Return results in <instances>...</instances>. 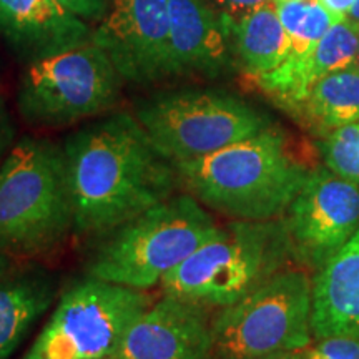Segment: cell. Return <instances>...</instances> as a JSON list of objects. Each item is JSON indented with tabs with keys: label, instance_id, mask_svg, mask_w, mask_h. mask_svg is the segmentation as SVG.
<instances>
[{
	"label": "cell",
	"instance_id": "1",
	"mask_svg": "<svg viewBox=\"0 0 359 359\" xmlns=\"http://www.w3.org/2000/svg\"><path fill=\"white\" fill-rule=\"evenodd\" d=\"M74 233L102 238L175 195L178 173L127 111L95 118L64 142Z\"/></svg>",
	"mask_w": 359,
	"mask_h": 359
},
{
	"label": "cell",
	"instance_id": "2",
	"mask_svg": "<svg viewBox=\"0 0 359 359\" xmlns=\"http://www.w3.org/2000/svg\"><path fill=\"white\" fill-rule=\"evenodd\" d=\"M175 168L183 191L208 210L246 222L285 217L311 172L275 127Z\"/></svg>",
	"mask_w": 359,
	"mask_h": 359
},
{
	"label": "cell",
	"instance_id": "3",
	"mask_svg": "<svg viewBox=\"0 0 359 359\" xmlns=\"http://www.w3.org/2000/svg\"><path fill=\"white\" fill-rule=\"evenodd\" d=\"M74 231V201L64 147L24 137L0 163V251L39 257Z\"/></svg>",
	"mask_w": 359,
	"mask_h": 359
},
{
	"label": "cell",
	"instance_id": "4",
	"mask_svg": "<svg viewBox=\"0 0 359 359\" xmlns=\"http://www.w3.org/2000/svg\"><path fill=\"white\" fill-rule=\"evenodd\" d=\"M218 228L208 208L182 191L98 238L85 275L148 291L160 286Z\"/></svg>",
	"mask_w": 359,
	"mask_h": 359
},
{
	"label": "cell",
	"instance_id": "5",
	"mask_svg": "<svg viewBox=\"0 0 359 359\" xmlns=\"http://www.w3.org/2000/svg\"><path fill=\"white\" fill-rule=\"evenodd\" d=\"M293 258L283 218L233 219L161 281L163 294L219 309L240 302Z\"/></svg>",
	"mask_w": 359,
	"mask_h": 359
},
{
	"label": "cell",
	"instance_id": "6",
	"mask_svg": "<svg viewBox=\"0 0 359 359\" xmlns=\"http://www.w3.org/2000/svg\"><path fill=\"white\" fill-rule=\"evenodd\" d=\"M155 150L172 163L200 158L273 127L243 98L215 88L156 92L135 109Z\"/></svg>",
	"mask_w": 359,
	"mask_h": 359
},
{
	"label": "cell",
	"instance_id": "7",
	"mask_svg": "<svg viewBox=\"0 0 359 359\" xmlns=\"http://www.w3.org/2000/svg\"><path fill=\"white\" fill-rule=\"evenodd\" d=\"M311 286L302 269L285 268L212 318L213 359H264L311 343Z\"/></svg>",
	"mask_w": 359,
	"mask_h": 359
},
{
	"label": "cell",
	"instance_id": "8",
	"mask_svg": "<svg viewBox=\"0 0 359 359\" xmlns=\"http://www.w3.org/2000/svg\"><path fill=\"white\" fill-rule=\"evenodd\" d=\"M154 299L147 291L85 276L60 294L22 359H107Z\"/></svg>",
	"mask_w": 359,
	"mask_h": 359
},
{
	"label": "cell",
	"instance_id": "9",
	"mask_svg": "<svg viewBox=\"0 0 359 359\" xmlns=\"http://www.w3.org/2000/svg\"><path fill=\"white\" fill-rule=\"evenodd\" d=\"M123 77L92 40L30 62L19 87V110L39 127H65L114 109Z\"/></svg>",
	"mask_w": 359,
	"mask_h": 359
},
{
	"label": "cell",
	"instance_id": "10",
	"mask_svg": "<svg viewBox=\"0 0 359 359\" xmlns=\"http://www.w3.org/2000/svg\"><path fill=\"white\" fill-rule=\"evenodd\" d=\"M293 259L320 269L359 230V185L330 168H313L288 212Z\"/></svg>",
	"mask_w": 359,
	"mask_h": 359
},
{
	"label": "cell",
	"instance_id": "11",
	"mask_svg": "<svg viewBox=\"0 0 359 359\" xmlns=\"http://www.w3.org/2000/svg\"><path fill=\"white\" fill-rule=\"evenodd\" d=\"M92 42L125 82L151 85L172 79L168 0H111Z\"/></svg>",
	"mask_w": 359,
	"mask_h": 359
},
{
	"label": "cell",
	"instance_id": "12",
	"mask_svg": "<svg viewBox=\"0 0 359 359\" xmlns=\"http://www.w3.org/2000/svg\"><path fill=\"white\" fill-rule=\"evenodd\" d=\"M212 314L163 294L130 326L114 359H213Z\"/></svg>",
	"mask_w": 359,
	"mask_h": 359
},
{
	"label": "cell",
	"instance_id": "13",
	"mask_svg": "<svg viewBox=\"0 0 359 359\" xmlns=\"http://www.w3.org/2000/svg\"><path fill=\"white\" fill-rule=\"evenodd\" d=\"M172 77H215L231 65L233 53L223 15L205 0H168Z\"/></svg>",
	"mask_w": 359,
	"mask_h": 359
},
{
	"label": "cell",
	"instance_id": "14",
	"mask_svg": "<svg viewBox=\"0 0 359 359\" xmlns=\"http://www.w3.org/2000/svg\"><path fill=\"white\" fill-rule=\"evenodd\" d=\"M0 34L30 62L92 40V30L58 0H0Z\"/></svg>",
	"mask_w": 359,
	"mask_h": 359
},
{
	"label": "cell",
	"instance_id": "15",
	"mask_svg": "<svg viewBox=\"0 0 359 359\" xmlns=\"http://www.w3.org/2000/svg\"><path fill=\"white\" fill-rule=\"evenodd\" d=\"M311 281L313 338L359 336V230Z\"/></svg>",
	"mask_w": 359,
	"mask_h": 359
},
{
	"label": "cell",
	"instance_id": "16",
	"mask_svg": "<svg viewBox=\"0 0 359 359\" xmlns=\"http://www.w3.org/2000/svg\"><path fill=\"white\" fill-rule=\"evenodd\" d=\"M358 39L359 24L348 17L336 22L299 64L280 65L255 80L278 105L291 111L318 80L356 64Z\"/></svg>",
	"mask_w": 359,
	"mask_h": 359
},
{
	"label": "cell",
	"instance_id": "17",
	"mask_svg": "<svg viewBox=\"0 0 359 359\" xmlns=\"http://www.w3.org/2000/svg\"><path fill=\"white\" fill-rule=\"evenodd\" d=\"M58 280L43 268L0 278V359H8L55 303Z\"/></svg>",
	"mask_w": 359,
	"mask_h": 359
},
{
	"label": "cell",
	"instance_id": "18",
	"mask_svg": "<svg viewBox=\"0 0 359 359\" xmlns=\"http://www.w3.org/2000/svg\"><path fill=\"white\" fill-rule=\"evenodd\" d=\"M230 47L238 65L250 77L269 74L286 60L290 39L278 15L275 2L266 4L240 17L222 13Z\"/></svg>",
	"mask_w": 359,
	"mask_h": 359
},
{
	"label": "cell",
	"instance_id": "19",
	"mask_svg": "<svg viewBox=\"0 0 359 359\" xmlns=\"http://www.w3.org/2000/svg\"><path fill=\"white\" fill-rule=\"evenodd\" d=\"M309 132L326 137L359 120V67L333 72L313 85L302 103L291 110Z\"/></svg>",
	"mask_w": 359,
	"mask_h": 359
},
{
	"label": "cell",
	"instance_id": "20",
	"mask_svg": "<svg viewBox=\"0 0 359 359\" xmlns=\"http://www.w3.org/2000/svg\"><path fill=\"white\" fill-rule=\"evenodd\" d=\"M280 20L290 39V52L283 67L303 60L339 19L326 11L320 0H275Z\"/></svg>",
	"mask_w": 359,
	"mask_h": 359
},
{
	"label": "cell",
	"instance_id": "21",
	"mask_svg": "<svg viewBox=\"0 0 359 359\" xmlns=\"http://www.w3.org/2000/svg\"><path fill=\"white\" fill-rule=\"evenodd\" d=\"M320 154L326 168L359 185V120L323 137Z\"/></svg>",
	"mask_w": 359,
	"mask_h": 359
},
{
	"label": "cell",
	"instance_id": "22",
	"mask_svg": "<svg viewBox=\"0 0 359 359\" xmlns=\"http://www.w3.org/2000/svg\"><path fill=\"white\" fill-rule=\"evenodd\" d=\"M306 359H359V336H331L306 349Z\"/></svg>",
	"mask_w": 359,
	"mask_h": 359
},
{
	"label": "cell",
	"instance_id": "23",
	"mask_svg": "<svg viewBox=\"0 0 359 359\" xmlns=\"http://www.w3.org/2000/svg\"><path fill=\"white\" fill-rule=\"evenodd\" d=\"M67 11L83 20H98L109 12L110 0H58Z\"/></svg>",
	"mask_w": 359,
	"mask_h": 359
},
{
	"label": "cell",
	"instance_id": "24",
	"mask_svg": "<svg viewBox=\"0 0 359 359\" xmlns=\"http://www.w3.org/2000/svg\"><path fill=\"white\" fill-rule=\"evenodd\" d=\"M15 127H13L11 111H8L4 98H0V163L7 156V150L12 148Z\"/></svg>",
	"mask_w": 359,
	"mask_h": 359
},
{
	"label": "cell",
	"instance_id": "25",
	"mask_svg": "<svg viewBox=\"0 0 359 359\" xmlns=\"http://www.w3.org/2000/svg\"><path fill=\"white\" fill-rule=\"evenodd\" d=\"M215 2L223 8L226 15L240 17L243 13L255 11V8L275 2V0H215Z\"/></svg>",
	"mask_w": 359,
	"mask_h": 359
},
{
	"label": "cell",
	"instance_id": "26",
	"mask_svg": "<svg viewBox=\"0 0 359 359\" xmlns=\"http://www.w3.org/2000/svg\"><path fill=\"white\" fill-rule=\"evenodd\" d=\"M320 2L326 11H330L339 20L348 19L354 6V0H320Z\"/></svg>",
	"mask_w": 359,
	"mask_h": 359
},
{
	"label": "cell",
	"instance_id": "27",
	"mask_svg": "<svg viewBox=\"0 0 359 359\" xmlns=\"http://www.w3.org/2000/svg\"><path fill=\"white\" fill-rule=\"evenodd\" d=\"M264 359H306V348L304 349H291V351H281Z\"/></svg>",
	"mask_w": 359,
	"mask_h": 359
},
{
	"label": "cell",
	"instance_id": "28",
	"mask_svg": "<svg viewBox=\"0 0 359 359\" xmlns=\"http://www.w3.org/2000/svg\"><path fill=\"white\" fill-rule=\"evenodd\" d=\"M13 263L11 257H8L7 253H4V251H0V278L7 276L8 273L13 271Z\"/></svg>",
	"mask_w": 359,
	"mask_h": 359
},
{
	"label": "cell",
	"instance_id": "29",
	"mask_svg": "<svg viewBox=\"0 0 359 359\" xmlns=\"http://www.w3.org/2000/svg\"><path fill=\"white\" fill-rule=\"evenodd\" d=\"M349 19H353L359 24V0H354V6L351 8V13H349Z\"/></svg>",
	"mask_w": 359,
	"mask_h": 359
},
{
	"label": "cell",
	"instance_id": "30",
	"mask_svg": "<svg viewBox=\"0 0 359 359\" xmlns=\"http://www.w3.org/2000/svg\"><path fill=\"white\" fill-rule=\"evenodd\" d=\"M356 64L359 67V39H358V60H356Z\"/></svg>",
	"mask_w": 359,
	"mask_h": 359
},
{
	"label": "cell",
	"instance_id": "31",
	"mask_svg": "<svg viewBox=\"0 0 359 359\" xmlns=\"http://www.w3.org/2000/svg\"><path fill=\"white\" fill-rule=\"evenodd\" d=\"M107 359H114V358H107Z\"/></svg>",
	"mask_w": 359,
	"mask_h": 359
}]
</instances>
